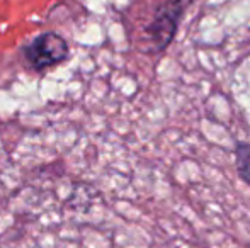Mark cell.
Instances as JSON below:
<instances>
[{
    "mask_svg": "<svg viewBox=\"0 0 250 248\" xmlns=\"http://www.w3.org/2000/svg\"><path fill=\"white\" fill-rule=\"evenodd\" d=\"M191 3L192 0H165L158 5L153 19L145 29L146 39L150 43V53H160L167 50L168 44L174 41L179 24Z\"/></svg>",
    "mask_w": 250,
    "mask_h": 248,
    "instance_id": "6da1fadb",
    "label": "cell"
},
{
    "mask_svg": "<svg viewBox=\"0 0 250 248\" xmlns=\"http://www.w3.org/2000/svg\"><path fill=\"white\" fill-rule=\"evenodd\" d=\"M68 43L58 33H43L24 46V58L36 72L53 68L68 58Z\"/></svg>",
    "mask_w": 250,
    "mask_h": 248,
    "instance_id": "7a4b0ae2",
    "label": "cell"
},
{
    "mask_svg": "<svg viewBox=\"0 0 250 248\" xmlns=\"http://www.w3.org/2000/svg\"><path fill=\"white\" fill-rule=\"evenodd\" d=\"M235 163L240 179L250 187V145L249 143H238L235 148Z\"/></svg>",
    "mask_w": 250,
    "mask_h": 248,
    "instance_id": "3957f363",
    "label": "cell"
}]
</instances>
